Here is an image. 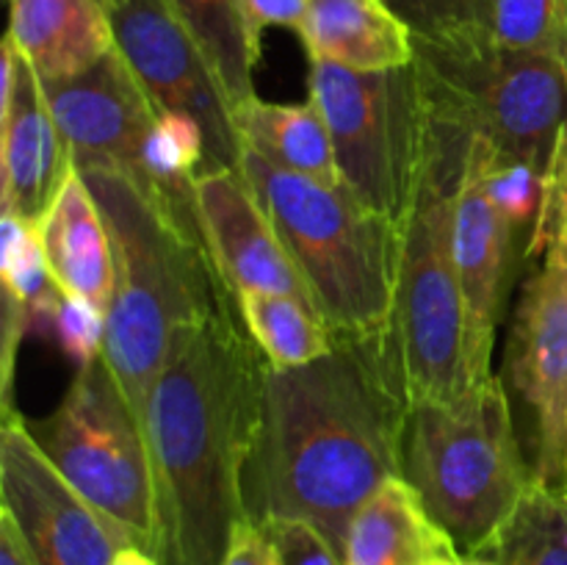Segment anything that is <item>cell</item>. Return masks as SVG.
<instances>
[{
  "label": "cell",
  "instance_id": "1",
  "mask_svg": "<svg viewBox=\"0 0 567 565\" xmlns=\"http://www.w3.org/2000/svg\"><path fill=\"white\" fill-rule=\"evenodd\" d=\"M408 397L391 336H338L297 369H266L244 507L252 521L299 518L341 552L352 515L402 476Z\"/></svg>",
  "mask_w": 567,
  "mask_h": 565
},
{
  "label": "cell",
  "instance_id": "2",
  "mask_svg": "<svg viewBox=\"0 0 567 565\" xmlns=\"http://www.w3.org/2000/svg\"><path fill=\"white\" fill-rule=\"evenodd\" d=\"M236 299L177 338L144 408L161 515V565H221L244 507L269 363Z\"/></svg>",
  "mask_w": 567,
  "mask_h": 565
},
{
  "label": "cell",
  "instance_id": "3",
  "mask_svg": "<svg viewBox=\"0 0 567 565\" xmlns=\"http://www.w3.org/2000/svg\"><path fill=\"white\" fill-rule=\"evenodd\" d=\"M109 225L116 288L105 321L103 360L144 424L150 391L183 332L203 325L227 297L197 230L166 199L114 170H78Z\"/></svg>",
  "mask_w": 567,
  "mask_h": 565
},
{
  "label": "cell",
  "instance_id": "4",
  "mask_svg": "<svg viewBox=\"0 0 567 565\" xmlns=\"http://www.w3.org/2000/svg\"><path fill=\"white\" fill-rule=\"evenodd\" d=\"M426 150L404 219L391 347L408 404L446 402L482 382L454 258V203L474 133L426 100ZM487 380V377H485Z\"/></svg>",
  "mask_w": 567,
  "mask_h": 565
},
{
  "label": "cell",
  "instance_id": "5",
  "mask_svg": "<svg viewBox=\"0 0 567 565\" xmlns=\"http://www.w3.org/2000/svg\"><path fill=\"white\" fill-rule=\"evenodd\" d=\"M238 170L297 264L316 310L338 336H388L396 308L404 225L244 147Z\"/></svg>",
  "mask_w": 567,
  "mask_h": 565
},
{
  "label": "cell",
  "instance_id": "6",
  "mask_svg": "<svg viewBox=\"0 0 567 565\" xmlns=\"http://www.w3.org/2000/svg\"><path fill=\"white\" fill-rule=\"evenodd\" d=\"M402 476L460 554L491 557L535 482L502 377L446 402L410 404Z\"/></svg>",
  "mask_w": 567,
  "mask_h": 565
},
{
  "label": "cell",
  "instance_id": "7",
  "mask_svg": "<svg viewBox=\"0 0 567 565\" xmlns=\"http://www.w3.org/2000/svg\"><path fill=\"white\" fill-rule=\"evenodd\" d=\"M424 94L487 138L502 158L548 172L567 127V59L504 48L496 39L432 44L415 39Z\"/></svg>",
  "mask_w": 567,
  "mask_h": 565
},
{
  "label": "cell",
  "instance_id": "8",
  "mask_svg": "<svg viewBox=\"0 0 567 565\" xmlns=\"http://www.w3.org/2000/svg\"><path fill=\"white\" fill-rule=\"evenodd\" d=\"M61 476L136 546L158 557L161 515L144 424L100 355L42 421H28Z\"/></svg>",
  "mask_w": 567,
  "mask_h": 565
},
{
  "label": "cell",
  "instance_id": "9",
  "mask_svg": "<svg viewBox=\"0 0 567 565\" xmlns=\"http://www.w3.org/2000/svg\"><path fill=\"white\" fill-rule=\"evenodd\" d=\"M308 92L330 127L343 186L404 225L426 150V94L410 66L360 72L313 61Z\"/></svg>",
  "mask_w": 567,
  "mask_h": 565
},
{
  "label": "cell",
  "instance_id": "10",
  "mask_svg": "<svg viewBox=\"0 0 567 565\" xmlns=\"http://www.w3.org/2000/svg\"><path fill=\"white\" fill-rule=\"evenodd\" d=\"M122 59L158 111H181L203 125L205 170H238L241 138L233 103L214 66L166 0H114L105 6ZM199 172V175H203Z\"/></svg>",
  "mask_w": 567,
  "mask_h": 565
},
{
  "label": "cell",
  "instance_id": "11",
  "mask_svg": "<svg viewBox=\"0 0 567 565\" xmlns=\"http://www.w3.org/2000/svg\"><path fill=\"white\" fill-rule=\"evenodd\" d=\"M507 382L524 415L535 480L567 487V266L543 260L520 288Z\"/></svg>",
  "mask_w": 567,
  "mask_h": 565
},
{
  "label": "cell",
  "instance_id": "12",
  "mask_svg": "<svg viewBox=\"0 0 567 565\" xmlns=\"http://www.w3.org/2000/svg\"><path fill=\"white\" fill-rule=\"evenodd\" d=\"M0 496L39 565H109L131 543L55 471L14 408L0 430Z\"/></svg>",
  "mask_w": 567,
  "mask_h": 565
},
{
  "label": "cell",
  "instance_id": "13",
  "mask_svg": "<svg viewBox=\"0 0 567 565\" xmlns=\"http://www.w3.org/2000/svg\"><path fill=\"white\" fill-rule=\"evenodd\" d=\"M44 94L75 170L100 166L122 172L153 194L144 170V147L158 109L120 50L114 48L78 75L48 81Z\"/></svg>",
  "mask_w": 567,
  "mask_h": 565
},
{
  "label": "cell",
  "instance_id": "14",
  "mask_svg": "<svg viewBox=\"0 0 567 565\" xmlns=\"http://www.w3.org/2000/svg\"><path fill=\"white\" fill-rule=\"evenodd\" d=\"M194 205L205 249L233 297L266 291L313 305L297 264L241 170L225 166L197 175Z\"/></svg>",
  "mask_w": 567,
  "mask_h": 565
},
{
  "label": "cell",
  "instance_id": "15",
  "mask_svg": "<svg viewBox=\"0 0 567 565\" xmlns=\"http://www.w3.org/2000/svg\"><path fill=\"white\" fill-rule=\"evenodd\" d=\"M70 170V150L53 120L42 78L6 37L3 105H0L3 214H14L37 225Z\"/></svg>",
  "mask_w": 567,
  "mask_h": 565
},
{
  "label": "cell",
  "instance_id": "16",
  "mask_svg": "<svg viewBox=\"0 0 567 565\" xmlns=\"http://www.w3.org/2000/svg\"><path fill=\"white\" fill-rule=\"evenodd\" d=\"M487 158H491V142L474 133L457 203H454V258H457L460 286L468 308L471 358L480 380L493 374V341L504 314L515 233L487 192Z\"/></svg>",
  "mask_w": 567,
  "mask_h": 565
},
{
  "label": "cell",
  "instance_id": "17",
  "mask_svg": "<svg viewBox=\"0 0 567 565\" xmlns=\"http://www.w3.org/2000/svg\"><path fill=\"white\" fill-rule=\"evenodd\" d=\"M37 233L55 286L109 310L116 288L114 244L103 210L75 166L39 216Z\"/></svg>",
  "mask_w": 567,
  "mask_h": 565
},
{
  "label": "cell",
  "instance_id": "18",
  "mask_svg": "<svg viewBox=\"0 0 567 565\" xmlns=\"http://www.w3.org/2000/svg\"><path fill=\"white\" fill-rule=\"evenodd\" d=\"M9 33L37 75L64 81L116 48L103 0H9Z\"/></svg>",
  "mask_w": 567,
  "mask_h": 565
},
{
  "label": "cell",
  "instance_id": "19",
  "mask_svg": "<svg viewBox=\"0 0 567 565\" xmlns=\"http://www.w3.org/2000/svg\"><path fill=\"white\" fill-rule=\"evenodd\" d=\"M460 554L404 476H393L352 515L343 565H441Z\"/></svg>",
  "mask_w": 567,
  "mask_h": 565
},
{
  "label": "cell",
  "instance_id": "20",
  "mask_svg": "<svg viewBox=\"0 0 567 565\" xmlns=\"http://www.w3.org/2000/svg\"><path fill=\"white\" fill-rule=\"evenodd\" d=\"M310 61H330L360 72L410 66L415 37L385 0H308L299 28Z\"/></svg>",
  "mask_w": 567,
  "mask_h": 565
},
{
  "label": "cell",
  "instance_id": "21",
  "mask_svg": "<svg viewBox=\"0 0 567 565\" xmlns=\"http://www.w3.org/2000/svg\"><path fill=\"white\" fill-rule=\"evenodd\" d=\"M241 147L321 186H343L330 127L316 103H269L258 94L233 109Z\"/></svg>",
  "mask_w": 567,
  "mask_h": 565
},
{
  "label": "cell",
  "instance_id": "22",
  "mask_svg": "<svg viewBox=\"0 0 567 565\" xmlns=\"http://www.w3.org/2000/svg\"><path fill=\"white\" fill-rule=\"evenodd\" d=\"M0 277H3V410L11 408L17 347L28 330L44 327L61 299L48 269L42 242L33 222L14 214L0 219Z\"/></svg>",
  "mask_w": 567,
  "mask_h": 565
},
{
  "label": "cell",
  "instance_id": "23",
  "mask_svg": "<svg viewBox=\"0 0 567 565\" xmlns=\"http://www.w3.org/2000/svg\"><path fill=\"white\" fill-rule=\"evenodd\" d=\"M233 299L249 338L271 369L308 366L336 349L338 332L302 299L266 291H241Z\"/></svg>",
  "mask_w": 567,
  "mask_h": 565
},
{
  "label": "cell",
  "instance_id": "24",
  "mask_svg": "<svg viewBox=\"0 0 567 565\" xmlns=\"http://www.w3.org/2000/svg\"><path fill=\"white\" fill-rule=\"evenodd\" d=\"M214 66L233 109L255 97L252 72L260 42L247 25L241 0H166Z\"/></svg>",
  "mask_w": 567,
  "mask_h": 565
},
{
  "label": "cell",
  "instance_id": "25",
  "mask_svg": "<svg viewBox=\"0 0 567 565\" xmlns=\"http://www.w3.org/2000/svg\"><path fill=\"white\" fill-rule=\"evenodd\" d=\"M491 557L498 565H567V487L532 482Z\"/></svg>",
  "mask_w": 567,
  "mask_h": 565
},
{
  "label": "cell",
  "instance_id": "26",
  "mask_svg": "<svg viewBox=\"0 0 567 565\" xmlns=\"http://www.w3.org/2000/svg\"><path fill=\"white\" fill-rule=\"evenodd\" d=\"M493 39L504 48L567 59V0H491Z\"/></svg>",
  "mask_w": 567,
  "mask_h": 565
},
{
  "label": "cell",
  "instance_id": "27",
  "mask_svg": "<svg viewBox=\"0 0 567 565\" xmlns=\"http://www.w3.org/2000/svg\"><path fill=\"white\" fill-rule=\"evenodd\" d=\"M419 42L452 44L493 37L491 0H385Z\"/></svg>",
  "mask_w": 567,
  "mask_h": 565
},
{
  "label": "cell",
  "instance_id": "28",
  "mask_svg": "<svg viewBox=\"0 0 567 565\" xmlns=\"http://www.w3.org/2000/svg\"><path fill=\"white\" fill-rule=\"evenodd\" d=\"M485 181L493 203L502 210L504 219L513 225V230L529 227L532 236L537 216H540L543 192H546V175H543L540 170H535L532 164H526V161L502 158V155L491 147Z\"/></svg>",
  "mask_w": 567,
  "mask_h": 565
},
{
  "label": "cell",
  "instance_id": "29",
  "mask_svg": "<svg viewBox=\"0 0 567 565\" xmlns=\"http://www.w3.org/2000/svg\"><path fill=\"white\" fill-rule=\"evenodd\" d=\"M526 255L567 266V127L548 164L540 216L526 244Z\"/></svg>",
  "mask_w": 567,
  "mask_h": 565
},
{
  "label": "cell",
  "instance_id": "30",
  "mask_svg": "<svg viewBox=\"0 0 567 565\" xmlns=\"http://www.w3.org/2000/svg\"><path fill=\"white\" fill-rule=\"evenodd\" d=\"M105 308L89 299L61 294L59 305L44 321V330L55 338L61 352L75 360V366H89L103 355L105 343Z\"/></svg>",
  "mask_w": 567,
  "mask_h": 565
},
{
  "label": "cell",
  "instance_id": "31",
  "mask_svg": "<svg viewBox=\"0 0 567 565\" xmlns=\"http://www.w3.org/2000/svg\"><path fill=\"white\" fill-rule=\"evenodd\" d=\"M277 548L280 565H343L341 552L313 524L299 518L258 521Z\"/></svg>",
  "mask_w": 567,
  "mask_h": 565
},
{
  "label": "cell",
  "instance_id": "32",
  "mask_svg": "<svg viewBox=\"0 0 567 565\" xmlns=\"http://www.w3.org/2000/svg\"><path fill=\"white\" fill-rule=\"evenodd\" d=\"M221 565H280V557L264 526L247 515L233 530Z\"/></svg>",
  "mask_w": 567,
  "mask_h": 565
},
{
  "label": "cell",
  "instance_id": "33",
  "mask_svg": "<svg viewBox=\"0 0 567 565\" xmlns=\"http://www.w3.org/2000/svg\"><path fill=\"white\" fill-rule=\"evenodd\" d=\"M244 14H247V25L252 37H264L266 28H291L299 33L305 22V11H308V0H241Z\"/></svg>",
  "mask_w": 567,
  "mask_h": 565
},
{
  "label": "cell",
  "instance_id": "34",
  "mask_svg": "<svg viewBox=\"0 0 567 565\" xmlns=\"http://www.w3.org/2000/svg\"><path fill=\"white\" fill-rule=\"evenodd\" d=\"M0 565H39L9 513L0 510Z\"/></svg>",
  "mask_w": 567,
  "mask_h": 565
},
{
  "label": "cell",
  "instance_id": "35",
  "mask_svg": "<svg viewBox=\"0 0 567 565\" xmlns=\"http://www.w3.org/2000/svg\"><path fill=\"white\" fill-rule=\"evenodd\" d=\"M109 565H161V559L153 552H147V548L136 546V543H127V546H122L114 554V559Z\"/></svg>",
  "mask_w": 567,
  "mask_h": 565
},
{
  "label": "cell",
  "instance_id": "36",
  "mask_svg": "<svg viewBox=\"0 0 567 565\" xmlns=\"http://www.w3.org/2000/svg\"><path fill=\"white\" fill-rule=\"evenodd\" d=\"M441 565H498L493 557H476V554H454V557L443 559Z\"/></svg>",
  "mask_w": 567,
  "mask_h": 565
},
{
  "label": "cell",
  "instance_id": "37",
  "mask_svg": "<svg viewBox=\"0 0 567 565\" xmlns=\"http://www.w3.org/2000/svg\"><path fill=\"white\" fill-rule=\"evenodd\" d=\"M103 3H105V6H109V3H114V0H103Z\"/></svg>",
  "mask_w": 567,
  "mask_h": 565
}]
</instances>
